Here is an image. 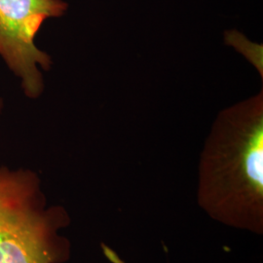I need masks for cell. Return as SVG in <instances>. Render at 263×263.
Here are the masks:
<instances>
[{
	"label": "cell",
	"instance_id": "obj_5",
	"mask_svg": "<svg viewBox=\"0 0 263 263\" xmlns=\"http://www.w3.org/2000/svg\"><path fill=\"white\" fill-rule=\"evenodd\" d=\"M3 107H4V103H3V100L0 98V113L2 111Z\"/></svg>",
	"mask_w": 263,
	"mask_h": 263
},
{
	"label": "cell",
	"instance_id": "obj_1",
	"mask_svg": "<svg viewBox=\"0 0 263 263\" xmlns=\"http://www.w3.org/2000/svg\"><path fill=\"white\" fill-rule=\"evenodd\" d=\"M197 203L223 226L262 235V91L218 113L200 157Z\"/></svg>",
	"mask_w": 263,
	"mask_h": 263
},
{
	"label": "cell",
	"instance_id": "obj_3",
	"mask_svg": "<svg viewBox=\"0 0 263 263\" xmlns=\"http://www.w3.org/2000/svg\"><path fill=\"white\" fill-rule=\"evenodd\" d=\"M67 7L64 0H0V57L28 99L40 98L44 91L41 70L52 66L35 36L46 20L62 17Z\"/></svg>",
	"mask_w": 263,
	"mask_h": 263
},
{
	"label": "cell",
	"instance_id": "obj_4",
	"mask_svg": "<svg viewBox=\"0 0 263 263\" xmlns=\"http://www.w3.org/2000/svg\"><path fill=\"white\" fill-rule=\"evenodd\" d=\"M102 249H103V252H104L105 257L110 261L111 263H126L122 258L116 254L114 251H113L111 248H109L108 246H106L105 244L102 245Z\"/></svg>",
	"mask_w": 263,
	"mask_h": 263
},
{
	"label": "cell",
	"instance_id": "obj_2",
	"mask_svg": "<svg viewBox=\"0 0 263 263\" xmlns=\"http://www.w3.org/2000/svg\"><path fill=\"white\" fill-rule=\"evenodd\" d=\"M65 208L47 206L37 174L0 167V263H65L70 242Z\"/></svg>",
	"mask_w": 263,
	"mask_h": 263
}]
</instances>
